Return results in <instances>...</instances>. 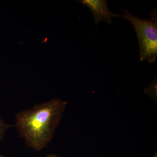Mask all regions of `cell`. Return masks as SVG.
I'll return each mask as SVG.
<instances>
[{
  "label": "cell",
  "mask_w": 157,
  "mask_h": 157,
  "mask_svg": "<svg viewBox=\"0 0 157 157\" xmlns=\"http://www.w3.org/2000/svg\"><path fill=\"white\" fill-rule=\"evenodd\" d=\"M13 127H14V125H11L6 123L0 117V141L3 139L7 130L9 128Z\"/></svg>",
  "instance_id": "obj_4"
},
{
  "label": "cell",
  "mask_w": 157,
  "mask_h": 157,
  "mask_svg": "<svg viewBox=\"0 0 157 157\" xmlns=\"http://www.w3.org/2000/svg\"><path fill=\"white\" fill-rule=\"evenodd\" d=\"M0 157H9L0 154Z\"/></svg>",
  "instance_id": "obj_6"
},
{
  "label": "cell",
  "mask_w": 157,
  "mask_h": 157,
  "mask_svg": "<svg viewBox=\"0 0 157 157\" xmlns=\"http://www.w3.org/2000/svg\"><path fill=\"white\" fill-rule=\"evenodd\" d=\"M67 104L66 101L55 98L16 114L14 127L28 146L37 151L47 147L61 120Z\"/></svg>",
  "instance_id": "obj_1"
},
{
  "label": "cell",
  "mask_w": 157,
  "mask_h": 157,
  "mask_svg": "<svg viewBox=\"0 0 157 157\" xmlns=\"http://www.w3.org/2000/svg\"><path fill=\"white\" fill-rule=\"evenodd\" d=\"M46 157H60L56 155L53 154H49L46 156Z\"/></svg>",
  "instance_id": "obj_5"
},
{
  "label": "cell",
  "mask_w": 157,
  "mask_h": 157,
  "mask_svg": "<svg viewBox=\"0 0 157 157\" xmlns=\"http://www.w3.org/2000/svg\"><path fill=\"white\" fill-rule=\"evenodd\" d=\"M154 14L151 19H143L135 17L126 10L122 16L128 20L135 29L139 43L140 60L150 63H154L157 56L156 11Z\"/></svg>",
  "instance_id": "obj_2"
},
{
  "label": "cell",
  "mask_w": 157,
  "mask_h": 157,
  "mask_svg": "<svg viewBox=\"0 0 157 157\" xmlns=\"http://www.w3.org/2000/svg\"><path fill=\"white\" fill-rule=\"evenodd\" d=\"M154 157H157V153L155 154V156H154Z\"/></svg>",
  "instance_id": "obj_7"
},
{
  "label": "cell",
  "mask_w": 157,
  "mask_h": 157,
  "mask_svg": "<svg viewBox=\"0 0 157 157\" xmlns=\"http://www.w3.org/2000/svg\"><path fill=\"white\" fill-rule=\"evenodd\" d=\"M79 2L91 10L96 24L102 21L111 24L113 17H122V15L113 14L109 11L106 0H82Z\"/></svg>",
  "instance_id": "obj_3"
}]
</instances>
